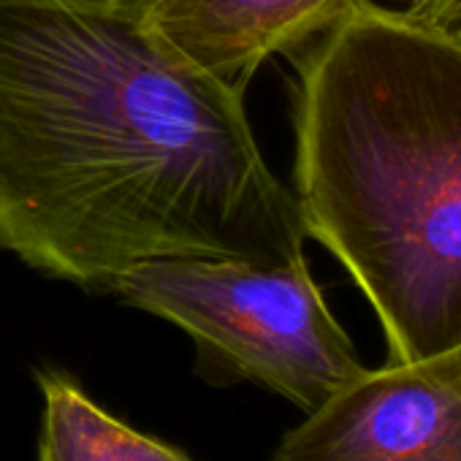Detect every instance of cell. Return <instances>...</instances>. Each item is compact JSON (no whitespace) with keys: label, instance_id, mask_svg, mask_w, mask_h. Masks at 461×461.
<instances>
[{"label":"cell","instance_id":"cell-1","mask_svg":"<svg viewBox=\"0 0 461 461\" xmlns=\"http://www.w3.org/2000/svg\"><path fill=\"white\" fill-rule=\"evenodd\" d=\"M245 90L171 52L144 0H0V250L101 291L160 258H307Z\"/></svg>","mask_w":461,"mask_h":461},{"label":"cell","instance_id":"cell-2","mask_svg":"<svg viewBox=\"0 0 461 461\" xmlns=\"http://www.w3.org/2000/svg\"><path fill=\"white\" fill-rule=\"evenodd\" d=\"M294 193L388 364L461 345V31L372 0L291 55Z\"/></svg>","mask_w":461,"mask_h":461},{"label":"cell","instance_id":"cell-3","mask_svg":"<svg viewBox=\"0 0 461 461\" xmlns=\"http://www.w3.org/2000/svg\"><path fill=\"white\" fill-rule=\"evenodd\" d=\"M98 294L174 323L193 339L203 369L269 388L302 412L366 369L307 258H160L112 277Z\"/></svg>","mask_w":461,"mask_h":461},{"label":"cell","instance_id":"cell-4","mask_svg":"<svg viewBox=\"0 0 461 461\" xmlns=\"http://www.w3.org/2000/svg\"><path fill=\"white\" fill-rule=\"evenodd\" d=\"M272 461H461V345L364 369L307 412Z\"/></svg>","mask_w":461,"mask_h":461},{"label":"cell","instance_id":"cell-5","mask_svg":"<svg viewBox=\"0 0 461 461\" xmlns=\"http://www.w3.org/2000/svg\"><path fill=\"white\" fill-rule=\"evenodd\" d=\"M353 0H144L149 31L182 60L248 90L256 71L296 55Z\"/></svg>","mask_w":461,"mask_h":461},{"label":"cell","instance_id":"cell-6","mask_svg":"<svg viewBox=\"0 0 461 461\" xmlns=\"http://www.w3.org/2000/svg\"><path fill=\"white\" fill-rule=\"evenodd\" d=\"M44 418L39 461H193L101 410L71 377L39 372Z\"/></svg>","mask_w":461,"mask_h":461},{"label":"cell","instance_id":"cell-7","mask_svg":"<svg viewBox=\"0 0 461 461\" xmlns=\"http://www.w3.org/2000/svg\"><path fill=\"white\" fill-rule=\"evenodd\" d=\"M407 12L431 25H461V0H420V4H412Z\"/></svg>","mask_w":461,"mask_h":461},{"label":"cell","instance_id":"cell-8","mask_svg":"<svg viewBox=\"0 0 461 461\" xmlns=\"http://www.w3.org/2000/svg\"><path fill=\"white\" fill-rule=\"evenodd\" d=\"M410 4H420V0H410Z\"/></svg>","mask_w":461,"mask_h":461}]
</instances>
